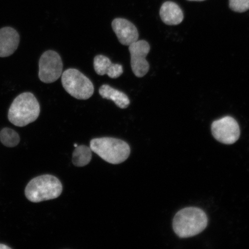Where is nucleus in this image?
<instances>
[{
    "label": "nucleus",
    "instance_id": "nucleus-1",
    "mask_svg": "<svg viewBox=\"0 0 249 249\" xmlns=\"http://www.w3.org/2000/svg\"><path fill=\"white\" fill-rule=\"evenodd\" d=\"M208 217L204 211L196 207L183 208L174 216L173 227L179 237L187 238L199 234L206 229Z\"/></svg>",
    "mask_w": 249,
    "mask_h": 249
},
{
    "label": "nucleus",
    "instance_id": "nucleus-2",
    "mask_svg": "<svg viewBox=\"0 0 249 249\" xmlns=\"http://www.w3.org/2000/svg\"><path fill=\"white\" fill-rule=\"evenodd\" d=\"M40 105L36 96L31 92H24L14 99L9 109L8 120L14 125L26 126L38 118Z\"/></svg>",
    "mask_w": 249,
    "mask_h": 249
},
{
    "label": "nucleus",
    "instance_id": "nucleus-3",
    "mask_svg": "<svg viewBox=\"0 0 249 249\" xmlns=\"http://www.w3.org/2000/svg\"><path fill=\"white\" fill-rule=\"evenodd\" d=\"M90 148L102 160L113 164L124 162L130 154V148L127 142L113 138L93 139L90 142Z\"/></svg>",
    "mask_w": 249,
    "mask_h": 249
},
{
    "label": "nucleus",
    "instance_id": "nucleus-4",
    "mask_svg": "<svg viewBox=\"0 0 249 249\" xmlns=\"http://www.w3.org/2000/svg\"><path fill=\"white\" fill-rule=\"evenodd\" d=\"M62 192L60 180L57 177L47 174L31 180L25 189V195L31 202H40L57 198Z\"/></svg>",
    "mask_w": 249,
    "mask_h": 249
},
{
    "label": "nucleus",
    "instance_id": "nucleus-5",
    "mask_svg": "<svg viewBox=\"0 0 249 249\" xmlns=\"http://www.w3.org/2000/svg\"><path fill=\"white\" fill-rule=\"evenodd\" d=\"M61 82L65 91L79 100H87L94 92L91 81L81 71L73 68L62 73Z\"/></svg>",
    "mask_w": 249,
    "mask_h": 249
},
{
    "label": "nucleus",
    "instance_id": "nucleus-6",
    "mask_svg": "<svg viewBox=\"0 0 249 249\" xmlns=\"http://www.w3.org/2000/svg\"><path fill=\"white\" fill-rule=\"evenodd\" d=\"M63 63L60 55L53 51H46L40 58L39 78L45 83H52L57 81L62 74Z\"/></svg>",
    "mask_w": 249,
    "mask_h": 249
},
{
    "label": "nucleus",
    "instance_id": "nucleus-7",
    "mask_svg": "<svg viewBox=\"0 0 249 249\" xmlns=\"http://www.w3.org/2000/svg\"><path fill=\"white\" fill-rule=\"evenodd\" d=\"M212 133L218 142L232 144L240 136V127L234 118L226 116L214 121L211 125Z\"/></svg>",
    "mask_w": 249,
    "mask_h": 249
},
{
    "label": "nucleus",
    "instance_id": "nucleus-8",
    "mask_svg": "<svg viewBox=\"0 0 249 249\" xmlns=\"http://www.w3.org/2000/svg\"><path fill=\"white\" fill-rule=\"evenodd\" d=\"M150 49L149 43L144 40H138L129 46L130 64L133 72L136 77H144L148 72L149 65L146 60V57Z\"/></svg>",
    "mask_w": 249,
    "mask_h": 249
},
{
    "label": "nucleus",
    "instance_id": "nucleus-9",
    "mask_svg": "<svg viewBox=\"0 0 249 249\" xmlns=\"http://www.w3.org/2000/svg\"><path fill=\"white\" fill-rule=\"evenodd\" d=\"M111 26L121 44L129 46L138 41V30L129 20L123 18H116L112 21Z\"/></svg>",
    "mask_w": 249,
    "mask_h": 249
},
{
    "label": "nucleus",
    "instance_id": "nucleus-10",
    "mask_svg": "<svg viewBox=\"0 0 249 249\" xmlns=\"http://www.w3.org/2000/svg\"><path fill=\"white\" fill-rule=\"evenodd\" d=\"M19 42V35L13 28L6 27L0 29V57H7L13 54Z\"/></svg>",
    "mask_w": 249,
    "mask_h": 249
},
{
    "label": "nucleus",
    "instance_id": "nucleus-11",
    "mask_svg": "<svg viewBox=\"0 0 249 249\" xmlns=\"http://www.w3.org/2000/svg\"><path fill=\"white\" fill-rule=\"evenodd\" d=\"M93 67L96 73L99 75L107 74L111 79H117L122 75L124 72L122 65L112 63L110 59L103 55L96 56L93 60Z\"/></svg>",
    "mask_w": 249,
    "mask_h": 249
},
{
    "label": "nucleus",
    "instance_id": "nucleus-12",
    "mask_svg": "<svg viewBox=\"0 0 249 249\" xmlns=\"http://www.w3.org/2000/svg\"><path fill=\"white\" fill-rule=\"evenodd\" d=\"M160 17L164 23L169 26H176L182 22L184 15L178 4L176 2L168 1L161 5Z\"/></svg>",
    "mask_w": 249,
    "mask_h": 249
},
{
    "label": "nucleus",
    "instance_id": "nucleus-13",
    "mask_svg": "<svg viewBox=\"0 0 249 249\" xmlns=\"http://www.w3.org/2000/svg\"><path fill=\"white\" fill-rule=\"evenodd\" d=\"M99 92L103 98L113 101L117 107L120 108H126L130 104L128 96L125 93L109 85H102L99 89Z\"/></svg>",
    "mask_w": 249,
    "mask_h": 249
},
{
    "label": "nucleus",
    "instance_id": "nucleus-14",
    "mask_svg": "<svg viewBox=\"0 0 249 249\" xmlns=\"http://www.w3.org/2000/svg\"><path fill=\"white\" fill-rule=\"evenodd\" d=\"M92 149L85 145H78L73 151L72 163L76 167H84L92 160Z\"/></svg>",
    "mask_w": 249,
    "mask_h": 249
},
{
    "label": "nucleus",
    "instance_id": "nucleus-15",
    "mask_svg": "<svg viewBox=\"0 0 249 249\" xmlns=\"http://www.w3.org/2000/svg\"><path fill=\"white\" fill-rule=\"evenodd\" d=\"M20 136L15 130L5 127L0 132V140L7 147H15L20 142Z\"/></svg>",
    "mask_w": 249,
    "mask_h": 249
},
{
    "label": "nucleus",
    "instance_id": "nucleus-16",
    "mask_svg": "<svg viewBox=\"0 0 249 249\" xmlns=\"http://www.w3.org/2000/svg\"><path fill=\"white\" fill-rule=\"evenodd\" d=\"M229 7L233 11L243 13L249 10V0H229Z\"/></svg>",
    "mask_w": 249,
    "mask_h": 249
},
{
    "label": "nucleus",
    "instance_id": "nucleus-17",
    "mask_svg": "<svg viewBox=\"0 0 249 249\" xmlns=\"http://www.w3.org/2000/svg\"><path fill=\"white\" fill-rule=\"evenodd\" d=\"M10 247L4 244H0V249H11Z\"/></svg>",
    "mask_w": 249,
    "mask_h": 249
},
{
    "label": "nucleus",
    "instance_id": "nucleus-18",
    "mask_svg": "<svg viewBox=\"0 0 249 249\" xmlns=\"http://www.w3.org/2000/svg\"><path fill=\"white\" fill-rule=\"evenodd\" d=\"M189 1H204L205 0H188Z\"/></svg>",
    "mask_w": 249,
    "mask_h": 249
},
{
    "label": "nucleus",
    "instance_id": "nucleus-19",
    "mask_svg": "<svg viewBox=\"0 0 249 249\" xmlns=\"http://www.w3.org/2000/svg\"><path fill=\"white\" fill-rule=\"evenodd\" d=\"M74 147H75V148H76V147H77V146H78V145H77V144H74Z\"/></svg>",
    "mask_w": 249,
    "mask_h": 249
}]
</instances>
